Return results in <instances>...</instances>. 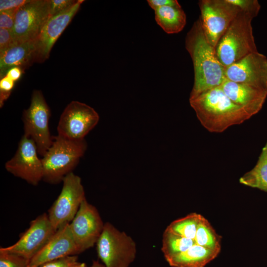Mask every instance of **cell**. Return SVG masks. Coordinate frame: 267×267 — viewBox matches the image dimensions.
<instances>
[{"label":"cell","instance_id":"obj_1","mask_svg":"<svg viewBox=\"0 0 267 267\" xmlns=\"http://www.w3.org/2000/svg\"><path fill=\"white\" fill-rule=\"evenodd\" d=\"M185 47L192 59L194 72L189 98L221 86L225 79V67L217 57L216 47L208 41L200 18L187 33Z\"/></svg>","mask_w":267,"mask_h":267},{"label":"cell","instance_id":"obj_2","mask_svg":"<svg viewBox=\"0 0 267 267\" xmlns=\"http://www.w3.org/2000/svg\"><path fill=\"white\" fill-rule=\"evenodd\" d=\"M189 103L201 125L211 133H222L251 117L226 95L221 86L189 98Z\"/></svg>","mask_w":267,"mask_h":267},{"label":"cell","instance_id":"obj_3","mask_svg":"<svg viewBox=\"0 0 267 267\" xmlns=\"http://www.w3.org/2000/svg\"><path fill=\"white\" fill-rule=\"evenodd\" d=\"M51 146L41 159L44 167L43 179L56 184L78 164L87 148L85 139L72 140L59 135L52 137Z\"/></svg>","mask_w":267,"mask_h":267},{"label":"cell","instance_id":"obj_4","mask_svg":"<svg viewBox=\"0 0 267 267\" xmlns=\"http://www.w3.org/2000/svg\"><path fill=\"white\" fill-rule=\"evenodd\" d=\"M253 19L241 11L219 40L216 47V54L225 68L258 51L253 35Z\"/></svg>","mask_w":267,"mask_h":267},{"label":"cell","instance_id":"obj_5","mask_svg":"<svg viewBox=\"0 0 267 267\" xmlns=\"http://www.w3.org/2000/svg\"><path fill=\"white\" fill-rule=\"evenodd\" d=\"M96 245L98 257L105 267H129L136 257L133 239L109 222L104 223Z\"/></svg>","mask_w":267,"mask_h":267},{"label":"cell","instance_id":"obj_6","mask_svg":"<svg viewBox=\"0 0 267 267\" xmlns=\"http://www.w3.org/2000/svg\"><path fill=\"white\" fill-rule=\"evenodd\" d=\"M50 112L41 90H35L30 106L23 113L24 135L35 143L38 154L43 156L51 146L53 138L48 127Z\"/></svg>","mask_w":267,"mask_h":267},{"label":"cell","instance_id":"obj_7","mask_svg":"<svg viewBox=\"0 0 267 267\" xmlns=\"http://www.w3.org/2000/svg\"><path fill=\"white\" fill-rule=\"evenodd\" d=\"M61 192L48 211V218L56 230L70 223L86 199L81 178L73 172L64 178Z\"/></svg>","mask_w":267,"mask_h":267},{"label":"cell","instance_id":"obj_8","mask_svg":"<svg viewBox=\"0 0 267 267\" xmlns=\"http://www.w3.org/2000/svg\"><path fill=\"white\" fill-rule=\"evenodd\" d=\"M204 33L209 42L216 47L231 22L241 12L227 0H201L198 2Z\"/></svg>","mask_w":267,"mask_h":267},{"label":"cell","instance_id":"obj_9","mask_svg":"<svg viewBox=\"0 0 267 267\" xmlns=\"http://www.w3.org/2000/svg\"><path fill=\"white\" fill-rule=\"evenodd\" d=\"M56 230L52 226L47 213H44L30 223L14 244L0 247V252L15 254L31 260L50 240Z\"/></svg>","mask_w":267,"mask_h":267},{"label":"cell","instance_id":"obj_10","mask_svg":"<svg viewBox=\"0 0 267 267\" xmlns=\"http://www.w3.org/2000/svg\"><path fill=\"white\" fill-rule=\"evenodd\" d=\"M99 116L87 104L72 101L63 111L57 126L58 135L72 140L85 139V136L97 124Z\"/></svg>","mask_w":267,"mask_h":267},{"label":"cell","instance_id":"obj_11","mask_svg":"<svg viewBox=\"0 0 267 267\" xmlns=\"http://www.w3.org/2000/svg\"><path fill=\"white\" fill-rule=\"evenodd\" d=\"M49 17V0H30L20 7L12 31L16 41L37 40Z\"/></svg>","mask_w":267,"mask_h":267},{"label":"cell","instance_id":"obj_12","mask_svg":"<svg viewBox=\"0 0 267 267\" xmlns=\"http://www.w3.org/2000/svg\"><path fill=\"white\" fill-rule=\"evenodd\" d=\"M104 223L97 209L86 199L81 203L69 227L80 254L96 244Z\"/></svg>","mask_w":267,"mask_h":267},{"label":"cell","instance_id":"obj_13","mask_svg":"<svg viewBox=\"0 0 267 267\" xmlns=\"http://www.w3.org/2000/svg\"><path fill=\"white\" fill-rule=\"evenodd\" d=\"M35 142L23 135L14 156L5 164L6 170L29 183L37 185L43 179L44 167Z\"/></svg>","mask_w":267,"mask_h":267},{"label":"cell","instance_id":"obj_14","mask_svg":"<svg viewBox=\"0 0 267 267\" xmlns=\"http://www.w3.org/2000/svg\"><path fill=\"white\" fill-rule=\"evenodd\" d=\"M225 77L267 90V57L258 51L248 54L225 67Z\"/></svg>","mask_w":267,"mask_h":267},{"label":"cell","instance_id":"obj_15","mask_svg":"<svg viewBox=\"0 0 267 267\" xmlns=\"http://www.w3.org/2000/svg\"><path fill=\"white\" fill-rule=\"evenodd\" d=\"M83 1L84 0H78L68 10L49 18L37 40L36 62H43L48 58L54 44L78 12Z\"/></svg>","mask_w":267,"mask_h":267},{"label":"cell","instance_id":"obj_16","mask_svg":"<svg viewBox=\"0 0 267 267\" xmlns=\"http://www.w3.org/2000/svg\"><path fill=\"white\" fill-rule=\"evenodd\" d=\"M79 254L68 223L56 230L44 247L30 260L29 267H37L46 262Z\"/></svg>","mask_w":267,"mask_h":267},{"label":"cell","instance_id":"obj_17","mask_svg":"<svg viewBox=\"0 0 267 267\" xmlns=\"http://www.w3.org/2000/svg\"><path fill=\"white\" fill-rule=\"evenodd\" d=\"M221 87L234 103L243 108L251 117L262 109L267 97L266 90L226 78Z\"/></svg>","mask_w":267,"mask_h":267},{"label":"cell","instance_id":"obj_18","mask_svg":"<svg viewBox=\"0 0 267 267\" xmlns=\"http://www.w3.org/2000/svg\"><path fill=\"white\" fill-rule=\"evenodd\" d=\"M37 40L18 42L0 54V79L12 67L23 70L36 62Z\"/></svg>","mask_w":267,"mask_h":267},{"label":"cell","instance_id":"obj_19","mask_svg":"<svg viewBox=\"0 0 267 267\" xmlns=\"http://www.w3.org/2000/svg\"><path fill=\"white\" fill-rule=\"evenodd\" d=\"M220 252L195 244L185 251L166 260L171 267H204Z\"/></svg>","mask_w":267,"mask_h":267},{"label":"cell","instance_id":"obj_20","mask_svg":"<svg viewBox=\"0 0 267 267\" xmlns=\"http://www.w3.org/2000/svg\"><path fill=\"white\" fill-rule=\"evenodd\" d=\"M154 10L156 23L167 34L178 33L186 25V14L180 5H165Z\"/></svg>","mask_w":267,"mask_h":267},{"label":"cell","instance_id":"obj_21","mask_svg":"<svg viewBox=\"0 0 267 267\" xmlns=\"http://www.w3.org/2000/svg\"><path fill=\"white\" fill-rule=\"evenodd\" d=\"M239 182L267 192V141L255 167L240 178Z\"/></svg>","mask_w":267,"mask_h":267},{"label":"cell","instance_id":"obj_22","mask_svg":"<svg viewBox=\"0 0 267 267\" xmlns=\"http://www.w3.org/2000/svg\"><path fill=\"white\" fill-rule=\"evenodd\" d=\"M203 216L196 213L172 222L165 230L181 237L194 240L196 230Z\"/></svg>","mask_w":267,"mask_h":267},{"label":"cell","instance_id":"obj_23","mask_svg":"<svg viewBox=\"0 0 267 267\" xmlns=\"http://www.w3.org/2000/svg\"><path fill=\"white\" fill-rule=\"evenodd\" d=\"M221 240L222 237L203 217L196 230L194 239L195 243L208 249L221 251Z\"/></svg>","mask_w":267,"mask_h":267},{"label":"cell","instance_id":"obj_24","mask_svg":"<svg viewBox=\"0 0 267 267\" xmlns=\"http://www.w3.org/2000/svg\"><path fill=\"white\" fill-rule=\"evenodd\" d=\"M195 244L194 240L165 230L163 235L161 251L166 260L185 251Z\"/></svg>","mask_w":267,"mask_h":267},{"label":"cell","instance_id":"obj_25","mask_svg":"<svg viewBox=\"0 0 267 267\" xmlns=\"http://www.w3.org/2000/svg\"><path fill=\"white\" fill-rule=\"evenodd\" d=\"M30 261L15 254L0 252V267H29Z\"/></svg>","mask_w":267,"mask_h":267},{"label":"cell","instance_id":"obj_26","mask_svg":"<svg viewBox=\"0 0 267 267\" xmlns=\"http://www.w3.org/2000/svg\"><path fill=\"white\" fill-rule=\"evenodd\" d=\"M229 2L238 6L241 10L253 18L259 14L261 5L257 0H227Z\"/></svg>","mask_w":267,"mask_h":267},{"label":"cell","instance_id":"obj_27","mask_svg":"<svg viewBox=\"0 0 267 267\" xmlns=\"http://www.w3.org/2000/svg\"><path fill=\"white\" fill-rule=\"evenodd\" d=\"M78 0H49L50 17L65 11L73 6Z\"/></svg>","mask_w":267,"mask_h":267},{"label":"cell","instance_id":"obj_28","mask_svg":"<svg viewBox=\"0 0 267 267\" xmlns=\"http://www.w3.org/2000/svg\"><path fill=\"white\" fill-rule=\"evenodd\" d=\"M77 255H73L44 263L37 267H71L78 262Z\"/></svg>","mask_w":267,"mask_h":267},{"label":"cell","instance_id":"obj_29","mask_svg":"<svg viewBox=\"0 0 267 267\" xmlns=\"http://www.w3.org/2000/svg\"><path fill=\"white\" fill-rule=\"evenodd\" d=\"M17 43L12 31L0 28V54Z\"/></svg>","mask_w":267,"mask_h":267},{"label":"cell","instance_id":"obj_30","mask_svg":"<svg viewBox=\"0 0 267 267\" xmlns=\"http://www.w3.org/2000/svg\"><path fill=\"white\" fill-rule=\"evenodd\" d=\"M18 8L0 11V28L12 31L16 13Z\"/></svg>","mask_w":267,"mask_h":267},{"label":"cell","instance_id":"obj_31","mask_svg":"<svg viewBox=\"0 0 267 267\" xmlns=\"http://www.w3.org/2000/svg\"><path fill=\"white\" fill-rule=\"evenodd\" d=\"M30 0H0V11L17 9L28 2Z\"/></svg>","mask_w":267,"mask_h":267},{"label":"cell","instance_id":"obj_32","mask_svg":"<svg viewBox=\"0 0 267 267\" xmlns=\"http://www.w3.org/2000/svg\"><path fill=\"white\" fill-rule=\"evenodd\" d=\"M147 2L149 5L153 9L165 5H179V3L176 0H148Z\"/></svg>","mask_w":267,"mask_h":267},{"label":"cell","instance_id":"obj_33","mask_svg":"<svg viewBox=\"0 0 267 267\" xmlns=\"http://www.w3.org/2000/svg\"><path fill=\"white\" fill-rule=\"evenodd\" d=\"M22 73V69L18 67H14L7 71L5 76L15 82L20 78Z\"/></svg>","mask_w":267,"mask_h":267},{"label":"cell","instance_id":"obj_34","mask_svg":"<svg viewBox=\"0 0 267 267\" xmlns=\"http://www.w3.org/2000/svg\"><path fill=\"white\" fill-rule=\"evenodd\" d=\"M89 267H105L103 264H101L98 261H93L91 265Z\"/></svg>","mask_w":267,"mask_h":267},{"label":"cell","instance_id":"obj_35","mask_svg":"<svg viewBox=\"0 0 267 267\" xmlns=\"http://www.w3.org/2000/svg\"><path fill=\"white\" fill-rule=\"evenodd\" d=\"M71 267H88L86 264L84 263L78 262L76 264Z\"/></svg>","mask_w":267,"mask_h":267}]
</instances>
